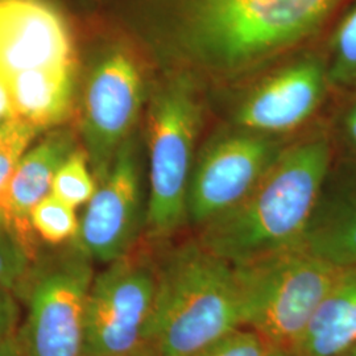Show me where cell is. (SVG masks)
Masks as SVG:
<instances>
[{"instance_id": "1", "label": "cell", "mask_w": 356, "mask_h": 356, "mask_svg": "<svg viewBox=\"0 0 356 356\" xmlns=\"http://www.w3.org/2000/svg\"><path fill=\"white\" fill-rule=\"evenodd\" d=\"M331 164L325 135L293 145L241 204L201 227L198 242L232 266L301 245Z\"/></svg>"}, {"instance_id": "2", "label": "cell", "mask_w": 356, "mask_h": 356, "mask_svg": "<svg viewBox=\"0 0 356 356\" xmlns=\"http://www.w3.org/2000/svg\"><path fill=\"white\" fill-rule=\"evenodd\" d=\"M351 0H166L173 32L202 64L235 72L329 29Z\"/></svg>"}, {"instance_id": "3", "label": "cell", "mask_w": 356, "mask_h": 356, "mask_svg": "<svg viewBox=\"0 0 356 356\" xmlns=\"http://www.w3.org/2000/svg\"><path fill=\"white\" fill-rule=\"evenodd\" d=\"M159 282L148 344L159 356H195L229 331L243 327L232 264L197 241L157 263Z\"/></svg>"}, {"instance_id": "4", "label": "cell", "mask_w": 356, "mask_h": 356, "mask_svg": "<svg viewBox=\"0 0 356 356\" xmlns=\"http://www.w3.org/2000/svg\"><path fill=\"white\" fill-rule=\"evenodd\" d=\"M232 267L243 327L256 331L272 348L284 350L300 341L342 270L302 244Z\"/></svg>"}, {"instance_id": "5", "label": "cell", "mask_w": 356, "mask_h": 356, "mask_svg": "<svg viewBox=\"0 0 356 356\" xmlns=\"http://www.w3.org/2000/svg\"><path fill=\"white\" fill-rule=\"evenodd\" d=\"M91 259L73 250L33 263L17 296L24 298L26 319L17 339L22 356H83Z\"/></svg>"}, {"instance_id": "6", "label": "cell", "mask_w": 356, "mask_h": 356, "mask_svg": "<svg viewBox=\"0 0 356 356\" xmlns=\"http://www.w3.org/2000/svg\"><path fill=\"white\" fill-rule=\"evenodd\" d=\"M201 113L191 86L173 81L153 99L149 114L148 235L161 241L188 219L193 152Z\"/></svg>"}, {"instance_id": "7", "label": "cell", "mask_w": 356, "mask_h": 356, "mask_svg": "<svg viewBox=\"0 0 356 356\" xmlns=\"http://www.w3.org/2000/svg\"><path fill=\"white\" fill-rule=\"evenodd\" d=\"M157 263L131 252L94 276L83 356H123L148 344L157 296Z\"/></svg>"}, {"instance_id": "8", "label": "cell", "mask_w": 356, "mask_h": 356, "mask_svg": "<svg viewBox=\"0 0 356 356\" xmlns=\"http://www.w3.org/2000/svg\"><path fill=\"white\" fill-rule=\"evenodd\" d=\"M280 153L275 141L252 131L227 135L210 144L193 168L189 220L204 227L241 204Z\"/></svg>"}, {"instance_id": "9", "label": "cell", "mask_w": 356, "mask_h": 356, "mask_svg": "<svg viewBox=\"0 0 356 356\" xmlns=\"http://www.w3.org/2000/svg\"><path fill=\"white\" fill-rule=\"evenodd\" d=\"M140 72L126 51L108 53L90 76L82 134L90 164L99 182L110 172L139 115Z\"/></svg>"}, {"instance_id": "10", "label": "cell", "mask_w": 356, "mask_h": 356, "mask_svg": "<svg viewBox=\"0 0 356 356\" xmlns=\"http://www.w3.org/2000/svg\"><path fill=\"white\" fill-rule=\"evenodd\" d=\"M140 173L132 141L119 149L79 220L73 241L94 261L110 264L129 254L140 229Z\"/></svg>"}, {"instance_id": "11", "label": "cell", "mask_w": 356, "mask_h": 356, "mask_svg": "<svg viewBox=\"0 0 356 356\" xmlns=\"http://www.w3.org/2000/svg\"><path fill=\"white\" fill-rule=\"evenodd\" d=\"M330 86L326 64L317 58L288 66L267 78L243 103L238 123L257 134H279L317 111Z\"/></svg>"}, {"instance_id": "12", "label": "cell", "mask_w": 356, "mask_h": 356, "mask_svg": "<svg viewBox=\"0 0 356 356\" xmlns=\"http://www.w3.org/2000/svg\"><path fill=\"white\" fill-rule=\"evenodd\" d=\"M72 61L69 31L51 6L41 0H7L0 76Z\"/></svg>"}, {"instance_id": "13", "label": "cell", "mask_w": 356, "mask_h": 356, "mask_svg": "<svg viewBox=\"0 0 356 356\" xmlns=\"http://www.w3.org/2000/svg\"><path fill=\"white\" fill-rule=\"evenodd\" d=\"M302 245L335 267L356 264V160L331 168Z\"/></svg>"}, {"instance_id": "14", "label": "cell", "mask_w": 356, "mask_h": 356, "mask_svg": "<svg viewBox=\"0 0 356 356\" xmlns=\"http://www.w3.org/2000/svg\"><path fill=\"white\" fill-rule=\"evenodd\" d=\"M76 149L74 135L69 129L53 131L26 152L15 170L10 186L11 232L33 263L38 259V235L31 223V213L51 195L56 173Z\"/></svg>"}, {"instance_id": "15", "label": "cell", "mask_w": 356, "mask_h": 356, "mask_svg": "<svg viewBox=\"0 0 356 356\" xmlns=\"http://www.w3.org/2000/svg\"><path fill=\"white\" fill-rule=\"evenodd\" d=\"M3 78L13 103V118L38 131L60 124L70 113L74 92L73 61L23 70Z\"/></svg>"}, {"instance_id": "16", "label": "cell", "mask_w": 356, "mask_h": 356, "mask_svg": "<svg viewBox=\"0 0 356 356\" xmlns=\"http://www.w3.org/2000/svg\"><path fill=\"white\" fill-rule=\"evenodd\" d=\"M356 342V264L342 268L307 329L291 351L334 356Z\"/></svg>"}, {"instance_id": "17", "label": "cell", "mask_w": 356, "mask_h": 356, "mask_svg": "<svg viewBox=\"0 0 356 356\" xmlns=\"http://www.w3.org/2000/svg\"><path fill=\"white\" fill-rule=\"evenodd\" d=\"M329 61L332 88L356 94V0H351L331 24Z\"/></svg>"}, {"instance_id": "18", "label": "cell", "mask_w": 356, "mask_h": 356, "mask_svg": "<svg viewBox=\"0 0 356 356\" xmlns=\"http://www.w3.org/2000/svg\"><path fill=\"white\" fill-rule=\"evenodd\" d=\"M38 129L26 122L13 118L7 135L0 140V213L11 231L13 209L10 198V186L15 170L26 154V148L36 136Z\"/></svg>"}, {"instance_id": "19", "label": "cell", "mask_w": 356, "mask_h": 356, "mask_svg": "<svg viewBox=\"0 0 356 356\" xmlns=\"http://www.w3.org/2000/svg\"><path fill=\"white\" fill-rule=\"evenodd\" d=\"M31 223L38 238L51 245L74 241L79 229L74 207L53 194L35 206L31 213Z\"/></svg>"}, {"instance_id": "20", "label": "cell", "mask_w": 356, "mask_h": 356, "mask_svg": "<svg viewBox=\"0 0 356 356\" xmlns=\"http://www.w3.org/2000/svg\"><path fill=\"white\" fill-rule=\"evenodd\" d=\"M88 160V153L76 148L65 160L53 179L51 194L74 209L89 204L97 191V184L90 173Z\"/></svg>"}, {"instance_id": "21", "label": "cell", "mask_w": 356, "mask_h": 356, "mask_svg": "<svg viewBox=\"0 0 356 356\" xmlns=\"http://www.w3.org/2000/svg\"><path fill=\"white\" fill-rule=\"evenodd\" d=\"M33 261L8 229H0V285L17 293Z\"/></svg>"}, {"instance_id": "22", "label": "cell", "mask_w": 356, "mask_h": 356, "mask_svg": "<svg viewBox=\"0 0 356 356\" xmlns=\"http://www.w3.org/2000/svg\"><path fill=\"white\" fill-rule=\"evenodd\" d=\"M270 344L248 327H238L216 339L195 356H268Z\"/></svg>"}, {"instance_id": "23", "label": "cell", "mask_w": 356, "mask_h": 356, "mask_svg": "<svg viewBox=\"0 0 356 356\" xmlns=\"http://www.w3.org/2000/svg\"><path fill=\"white\" fill-rule=\"evenodd\" d=\"M20 307L17 294L0 285V344L7 342L19 332Z\"/></svg>"}, {"instance_id": "24", "label": "cell", "mask_w": 356, "mask_h": 356, "mask_svg": "<svg viewBox=\"0 0 356 356\" xmlns=\"http://www.w3.org/2000/svg\"><path fill=\"white\" fill-rule=\"evenodd\" d=\"M339 134L346 147L353 152V160H356V98L344 110L339 122Z\"/></svg>"}, {"instance_id": "25", "label": "cell", "mask_w": 356, "mask_h": 356, "mask_svg": "<svg viewBox=\"0 0 356 356\" xmlns=\"http://www.w3.org/2000/svg\"><path fill=\"white\" fill-rule=\"evenodd\" d=\"M13 110L11 98L7 90V85L4 82V78L0 76V122L13 119Z\"/></svg>"}, {"instance_id": "26", "label": "cell", "mask_w": 356, "mask_h": 356, "mask_svg": "<svg viewBox=\"0 0 356 356\" xmlns=\"http://www.w3.org/2000/svg\"><path fill=\"white\" fill-rule=\"evenodd\" d=\"M0 356H22L17 335L0 344Z\"/></svg>"}, {"instance_id": "27", "label": "cell", "mask_w": 356, "mask_h": 356, "mask_svg": "<svg viewBox=\"0 0 356 356\" xmlns=\"http://www.w3.org/2000/svg\"><path fill=\"white\" fill-rule=\"evenodd\" d=\"M6 19H7V0H0V44L4 35Z\"/></svg>"}, {"instance_id": "28", "label": "cell", "mask_w": 356, "mask_h": 356, "mask_svg": "<svg viewBox=\"0 0 356 356\" xmlns=\"http://www.w3.org/2000/svg\"><path fill=\"white\" fill-rule=\"evenodd\" d=\"M123 356H159L156 354V351L153 350L152 346H149V344H147V346H144V347H141L139 348L138 351H135V353H131V354H127V355Z\"/></svg>"}, {"instance_id": "29", "label": "cell", "mask_w": 356, "mask_h": 356, "mask_svg": "<svg viewBox=\"0 0 356 356\" xmlns=\"http://www.w3.org/2000/svg\"><path fill=\"white\" fill-rule=\"evenodd\" d=\"M13 119H8V120H3V122H0V140H1V139L7 135V132L10 131L11 124H13Z\"/></svg>"}, {"instance_id": "30", "label": "cell", "mask_w": 356, "mask_h": 356, "mask_svg": "<svg viewBox=\"0 0 356 356\" xmlns=\"http://www.w3.org/2000/svg\"><path fill=\"white\" fill-rule=\"evenodd\" d=\"M268 356H298L296 355L291 350H284V348H272Z\"/></svg>"}, {"instance_id": "31", "label": "cell", "mask_w": 356, "mask_h": 356, "mask_svg": "<svg viewBox=\"0 0 356 356\" xmlns=\"http://www.w3.org/2000/svg\"><path fill=\"white\" fill-rule=\"evenodd\" d=\"M334 356H356V342L351 344V346H348V347H346L341 353H338L337 355Z\"/></svg>"}, {"instance_id": "32", "label": "cell", "mask_w": 356, "mask_h": 356, "mask_svg": "<svg viewBox=\"0 0 356 356\" xmlns=\"http://www.w3.org/2000/svg\"><path fill=\"white\" fill-rule=\"evenodd\" d=\"M0 229H8L7 227V222H6V219H4V216H3L1 213H0Z\"/></svg>"}]
</instances>
